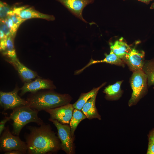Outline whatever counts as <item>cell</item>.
<instances>
[{"mask_svg": "<svg viewBox=\"0 0 154 154\" xmlns=\"http://www.w3.org/2000/svg\"><path fill=\"white\" fill-rule=\"evenodd\" d=\"M6 60L14 67L24 83L30 82L32 79L39 77L37 72L27 67L20 62L17 58L7 59Z\"/></svg>", "mask_w": 154, "mask_h": 154, "instance_id": "obj_13", "label": "cell"}, {"mask_svg": "<svg viewBox=\"0 0 154 154\" xmlns=\"http://www.w3.org/2000/svg\"><path fill=\"white\" fill-rule=\"evenodd\" d=\"M56 127L58 137L61 141V149L66 154L74 153L73 137L70 125L62 124L55 119H49Z\"/></svg>", "mask_w": 154, "mask_h": 154, "instance_id": "obj_6", "label": "cell"}, {"mask_svg": "<svg viewBox=\"0 0 154 154\" xmlns=\"http://www.w3.org/2000/svg\"><path fill=\"white\" fill-rule=\"evenodd\" d=\"M123 37H121L115 41L113 43H110V50L121 59L129 52L131 48L123 41Z\"/></svg>", "mask_w": 154, "mask_h": 154, "instance_id": "obj_16", "label": "cell"}, {"mask_svg": "<svg viewBox=\"0 0 154 154\" xmlns=\"http://www.w3.org/2000/svg\"><path fill=\"white\" fill-rule=\"evenodd\" d=\"M0 29L3 31L5 35L8 37L11 36V33L9 29L2 21H1L0 22Z\"/></svg>", "mask_w": 154, "mask_h": 154, "instance_id": "obj_25", "label": "cell"}, {"mask_svg": "<svg viewBox=\"0 0 154 154\" xmlns=\"http://www.w3.org/2000/svg\"><path fill=\"white\" fill-rule=\"evenodd\" d=\"M38 112L28 106H23L13 110L9 117L13 121L12 133L19 136L23 128L27 124L33 122L40 125L44 123L38 117Z\"/></svg>", "mask_w": 154, "mask_h": 154, "instance_id": "obj_3", "label": "cell"}, {"mask_svg": "<svg viewBox=\"0 0 154 154\" xmlns=\"http://www.w3.org/2000/svg\"></svg>", "mask_w": 154, "mask_h": 154, "instance_id": "obj_34", "label": "cell"}, {"mask_svg": "<svg viewBox=\"0 0 154 154\" xmlns=\"http://www.w3.org/2000/svg\"><path fill=\"white\" fill-rule=\"evenodd\" d=\"M145 52L135 48H131L129 52L122 59L133 72L142 70L145 62Z\"/></svg>", "mask_w": 154, "mask_h": 154, "instance_id": "obj_10", "label": "cell"}, {"mask_svg": "<svg viewBox=\"0 0 154 154\" xmlns=\"http://www.w3.org/2000/svg\"><path fill=\"white\" fill-rule=\"evenodd\" d=\"M19 90L20 89L17 86L10 92L0 91V105L5 110H13L20 107L28 105L27 101L22 98L18 95Z\"/></svg>", "mask_w": 154, "mask_h": 154, "instance_id": "obj_7", "label": "cell"}, {"mask_svg": "<svg viewBox=\"0 0 154 154\" xmlns=\"http://www.w3.org/2000/svg\"><path fill=\"white\" fill-rule=\"evenodd\" d=\"M142 70L147 76L149 86L154 85V59L145 62Z\"/></svg>", "mask_w": 154, "mask_h": 154, "instance_id": "obj_20", "label": "cell"}, {"mask_svg": "<svg viewBox=\"0 0 154 154\" xmlns=\"http://www.w3.org/2000/svg\"><path fill=\"white\" fill-rule=\"evenodd\" d=\"M74 108L70 103L53 109L44 111L50 115L49 119H55L62 124H68L72 116Z\"/></svg>", "mask_w": 154, "mask_h": 154, "instance_id": "obj_8", "label": "cell"}, {"mask_svg": "<svg viewBox=\"0 0 154 154\" xmlns=\"http://www.w3.org/2000/svg\"><path fill=\"white\" fill-rule=\"evenodd\" d=\"M12 11L13 13L25 20L34 18L42 19L48 21H53L55 19L54 16L40 13L31 7L27 6L14 7Z\"/></svg>", "mask_w": 154, "mask_h": 154, "instance_id": "obj_11", "label": "cell"}, {"mask_svg": "<svg viewBox=\"0 0 154 154\" xmlns=\"http://www.w3.org/2000/svg\"><path fill=\"white\" fill-rule=\"evenodd\" d=\"M106 83V82L104 83L98 87L93 88L88 92L82 93L78 100L72 104L74 109L81 110L84 104L94 95L98 93L99 90Z\"/></svg>", "mask_w": 154, "mask_h": 154, "instance_id": "obj_18", "label": "cell"}, {"mask_svg": "<svg viewBox=\"0 0 154 154\" xmlns=\"http://www.w3.org/2000/svg\"><path fill=\"white\" fill-rule=\"evenodd\" d=\"M147 154H154V143L149 141Z\"/></svg>", "mask_w": 154, "mask_h": 154, "instance_id": "obj_27", "label": "cell"}, {"mask_svg": "<svg viewBox=\"0 0 154 154\" xmlns=\"http://www.w3.org/2000/svg\"><path fill=\"white\" fill-rule=\"evenodd\" d=\"M53 82L49 80L41 78L38 77L33 81L24 83L20 89V95L22 96L27 92H36L41 90L47 89L53 90L56 89Z\"/></svg>", "mask_w": 154, "mask_h": 154, "instance_id": "obj_9", "label": "cell"}, {"mask_svg": "<svg viewBox=\"0 0 154 154\" xmlns=\"http://www.w3.org/2000/svg\"><path fill=\"white\" fill-rule=\"evenodd\" d=\"M59 2L74 15L88 23L83 18L82 12L87 5L92 3L95 0H56Z\"/></svg>", "mask_w": 154, "mask_h": 154, "instance_id": "obj_12", "label": "cell"}, {"mask_svg": "<svg viewBox=\"0 0 154 154\" xmlns=\"http://www.w3.org/2000/svg\"><path fill=\"white\" fill-rule=\"evenodd\" d=\"M5 154H23L21 151L16 150H13L5 152Z\"/></svg>", "mask_w": 154, "mask_h": 154, "instance_id": "obj_28", "label": "cell"}, {"mask_svg": "<svg viewBox=\"0 0 154 154\" xmlns=\"http://www.w3.org/2000/svg\"><path fill=\"white\" fill-rule=\"evenodd\" d=\"M12 9L8 4L1 1L0 2V20H4L6 18Z\"/></svg>", "mask_w": 154, "mask_h": 154, "instance_id": "obj_22", "label": "cell"}, {"mask_svg": "<svg viewBox=\"0 0 154 154\" xmlns=\"http://www.w3.org/2000/svg\"><path fill=\"white\" fill-rule=\"evenodd\" d=\"M151 0V1L154 0Z\"/></svg>", "mask_w": 154, "mask_h": 154, "instance_id": "obj_33", "label": "cell"}, {"mask_svg": "<svg viewBox=\"0 0 154 154\" xmlns=\"http://www.w3.org/2000/svg\"><path fill=\"white\" fill-rule=\"evenodd\" d=\"M8 27L11 32V36H14L19 27L15 24L9 15L4 19L1 20Z\"/></svg>", "mask_w": 154, "mask_h": 154, "instance_id": "obj_23", "label": "cell"}, {"mask_svg": "<svg viewBox=\"0 0 154 154\" xmlns=\"http://www.w3.org/2000/svg\"><path fill=\"white\" fill-rule=\"evenodd\" d=\"M133 72L130 81L132 90L128 103L130 107L136 104L145 95L147 83V76L142 70Z\"/></svg>", "mask_w": 154, "mask_h": 154, "instance_id": "obj_4", "label": "cell"}, {"mask_svg": "<svg viewBox=\"0 0 154 154\" xmlns=\"http://www.w3.org/2000/svg\"><path fill=\"white\" fill-rule=\"evenodd\" d=\"M152 131H154V130H153Z\"/></svg>", "mask_w": 154, "mask_h": 154, "instance_id": "obj_32", "label": "cell"}, {"mask_svg": "<svg viewBox=\"0 0 154 154\" xmlns=\"http://www.w3.org/2000/svg\"><path fill=\"white\" fill-rule=\"evenodd\" d=\"M150 8L151 9H154V2L151 4Z\"/></svg>", "mask_w": 154, "mask_h": 154, "instance_id": "obj_31", "label": "cell"}, {"mask_svg": "<svg viewBox=\"0 0 154 154\" xmlns=\"http://www.w3.org/2000/svg\"><path fill=\"white\" fill-rule=\"evenodd\" d=\"M98 93L90 98L84 104L81 110L86 118L89 119H97L99 120L101 119V116L98 112L95 104L96 99Z\"/></svg>", "mask_w": 154, "mask_h": 154, "instance_id": "obj_15", "label": "cell"}, {"mask_svg": "<svg viewBox=\"0 0 154 154\" xmlns=\"http://www.w3.org/2000/svg\"><path fill=\"white\" fill-rule=\"evenodd\" d=\"M10 119L9 117H5L4 119L1 120L0 123V135H1L3 130L5 127V125L6 123Z\"/></svg>", "mask_w": 154, "mask_h": 154, "instance_id": "obj_26", "label": "cell"}, {"mask_svg": "<svg viewBox=\"0 0 154 154\" xmlns=\"http://www.w3.org/2000/svg\"><path fill=\"white\" fill-rule=\"evenodd\" d=\"M72 98L68 94H61L53 90L32 93L27 98V106L38 112L54 108L70 103Z\"/></svg>", "mask_w": 154, "mask_h": 154, "instance_id": "obj_2", "label": "cell"}, {"mask_svg": "<svg viewBox=\"0 0 154 154\" xmlns=\"http://www.w3.org/2000/svg\"><path fill=\"white\" fill-rule=\"evenodd\" d=\"M3 54L6 55L7 59H14L17 58L14 48L13 37L11 36L8 37L7 39L5 51Z\"/></svg>", "mask_w": 154, "mask_h": 154, "instance_id": "obj_21", "label": "cell"}, {"mask_svg": "<svg viewBox=\"0 0 154 154\" xmlns=\"http://www.w3.org/2000/svg\"><path fill=\"white\" fill-rule=\"evenodd\" d=\"M0 150L6 152L13 150L19 151L23 154L27 153L26 142L22 141L19 136L11 133L9 126L5 127L0 138Z\"/></svg>", "mask_w": 154, "mask_h": 154, "instance_id": "obj_5", "label": "cell"}, {"mask_svg": "<svg viewBox=\"0 0 154 154\" xmlns=\"http://www.w3.org/2000/svg\"><path fill=\"white\" fill-rule=\"evenodd\" d=\"M86 118V116L81 110L74 109L69 123L72 135L73 137H74V132L78 124Z\"/></svg>", "mask_w": 154, "mask_h": 154, "instance_id": "obj_19", "label": "cell"}, {"mask_svg": "<svg viewBox=\"0 0 154 154\" xmlns=\"http://www.w3.org/2000/svg\"><path fill=\"white\" fill-rule=\"evenodd\" d=\"M105 58L102 60H95L91 58L89 62L82 69L76 71L75 72V74L80 73L86 68L92 64L99 63L105 62L124 67V62L121 59L118 58L111 50H110V53L109 54H105Z\"/></svg>", "mask_w": 154, "mask_h": 154, "instance_id": "obj_14", "label": "cell"}, {"mask_svg": "<svg viewBox=\"0 0 154 154\" xmlns=\"http://www.w3.org/2000/svg\"><path fill=\"white\" fill-rule=\"evenodd\" d=\"M139 1L142 2L143 3H144L146 4H148L149 3L150 1H151V0H137Z\"/></svg>", "mask_w": 154, "mask_h": 154, "instance_id": "obj_30", "label": "cell"}, {"mask_svg": "<svg viewBox=\"0 0 154 154\" xmlns=\"http://www.w3.org/2000/svg\"><path fill=\"white\" fill-rule=\"evenodd\" d=\"M123 81H117L113 84L108 85L105 88L103 92L106 94L105 98L106 99L116 100L120 98L122 94L121 86Z\"/></svg>", "mask_w": 154, "mask_h": 154, "instance_id": "obj_17", "label": "cell"}, {"mask_svg": "<svg viewBox=\"0 0 154 154\" xmlns=\"http://www.w3.org/2000/svg\"><path fill=\"white\" fill-rule=\"evenodd\" d=\"M8 15L10 16L13 23L18 27L25 21L22 19L16 14L13 13L12 10L9 13Z\"/></svg>", "mask_w": 154, "mask_h": 154, "instance_id": "obj_24", "label": "cell"}, {"mask_svg": "<svg viewBox=\"0 0 154 154\" xmlns=\"http://www.w3.org/2000/svg\"><path fill=\"white\" fill-rule=\"evenodd\" d=\"M149 141L154 143V131H152L149 135Z\"/></svg>", "mask_w": 154, "mask_h": 154, "instance_id": "obj_29", "label": "cell"}, {"mask_svg": "<svg viewBox=\"0 0 154 154\" xmlns=\"http://www.w3.org/2000/svg\"><path fill=\"white\" fill-rule=\"evenodd\" d=\"M27 128L30 131L25 136L28 154L49 153L61 149L59 139L49 124L44 123L39 127L29 126Z\"/></svg>", "mask_w": 154, "mask_h": 154, "instance_id": "obj_1", "label": "cell"}]
</instances>
